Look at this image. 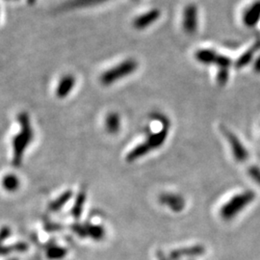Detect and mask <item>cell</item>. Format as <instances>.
<instances>
[{
  "label": "cell",
  "instance_id": "obj_1",
  "mask_svg": "<svg viewBox=\"0 0 260 260\" xmlns=\"http://www.w3.org/2000/svg\"><path fill=\"white\" fill-rule=\"evenodd\" d=\"M19 123V131L12 141L13 149V164L15 167H19L24 153L28 147L34 140V129L32 127L30 117L26 112L19 113L18 117Z\"/></svg>",
  "mask_w": 260,
  "mask_h": 260
},
{
  "label": "cell",
  "instance_id": "obj_2",
  "mask_svg": "<svg viewBox=\"0 0 260 260\" xmlns=\"http://www.w3.org/2000/svg\"><path fill=\"white\" fill-rule=\"evenodd\" d=\"M255 199L253 191L247 190L233 197L226 204L221 208V217L224 221H231L238 214L241 213L247 206L251 205Z\"/></svg>",
  "mask_w": 260,
  "mask_h": 260
},
{
  "label": "cell",
  "instance_id": "obj_3",
  "mask_svg": "<svg viewBox=\"0 0 260 260\" xmlns=\"http://www.w3.org/2000/svg\"><path fill=\"white\" fill-rule=\"evenodd\" d=\"M138 69V63L134 59H127L122 61L119 65L104 72L100 77V81L103 86H110L118 82L124 77H127L136 72Z\"/></svg>",
  "mask_w": 260,
  "mask_h": 260
},
{
  "label": "cell",
  "instance_id": "obj_4",
  "mask_svg": "<svg viewBox=\"0 0 260 260\" xmlns=\"http://www.w3.org/2000/svg\"><path fill=\"white\" fill-rule=\"evenodd\" d=\"M222 133L223 136L226 138L230 143V146L232 148V151H233V156L235 158L236 161L238 162H245L248 160V158L250 156L249 152L247 149L245 148V146L242 144L241 141L239 138L233 133L230 129H228L226 127L222 126Z\"/></svg>",
  "mask_w": 260,
  "mask_h": 260
},
{
  "label": "cell",
  "instance_id": "obj_5",
  "mask_svg": "<svg viewBox=\"0 0 260 260\" xmlns=\"http://www.w3.org/2000/svg\"><path fill=\"white\" fill-rule=\"evenodd\" d=\"M159 203L164 206H167L172 211L179 213L185 208V200L181 195L176 193H162L158 199Z\"/></svg>",
  "mask_w": 260,
  "mask_h": 260
},
{
  "label": "cell",
  "instance_id": "obj_6",
  "mask_svg": "<svg viewBox=\"0 0 260 260\" xmlns=\"http://www.w3.org/2000/svg\"><path fill=\"white\" fill-rule=\"evenodd\" d=\"M76 79L73 75H66L61 77L56 87V96L58 99H66L75 89Z\"/></svg>",
  "mask_w": 260,
  "mask_h": 260
},
{
  "label": "cell",
  "instance_id": "obj_7",
  "mask_svg": "<svg viewBox=\"0 0 260 260\" xmlns=\"http://www.w3.org/2000/svg\"><path fill=\"white\" fill-rule=\"evenodd\" d=\"M183 28L186 33L194 34L198 28V9L195 5H189L183 13Z\"/></svg>",
  "mask_w": 260,
  "mask_h": 260
},
{
  "label": "cell",
  "instance_id": "obj_8",
  "mask_svg": "<svg viewBox=\"0 0 260 260\" xmlns=\"http://www.w3.org/2000/svg\"><path fill=\"white\" fill-rule=\"evenodd\" d=\"M205 249L204 246L196 245V246L175 250L171 252L170 257L172 260L181 259L183 257H196V256H201L205 254Z\"/></svg>",
  "mask_w": 260,
  "mask_h": 260
},
{
  "label": "cell",
  "instance_id": "obj_9",
  "mask_svg": "<svg viewBox=\"0 0 260 260\" xmlns=\"http://www.w3.org/2000/svg\"><path fill=\"white\" fill-rule=\"evenodd\" d=\"M169 129L170 128L162 126V129L150 134L148 136V138L143 142L146 145V147L149 149V151L159 149L164 145L165 141L167 139Z\"/></svg>",
  "mask_w": 260,
  "mask_h": 260
},
{
  "label": "cell",
  "instance_id": "obj_10",
  "mask_svg": "<svg viewBox=\"0 0 260 260\" xmlns=\"http://www.w3.org/2000/svg\"><path fill=\"white\" fill-rule=\"evenodd\" d=\"M243 19L245 24L249 27H252L258 23L260 19V0L252 3L251 6L246 10Z\"/></svg>",
  "mask_w": 260,
  "mask_h": 260
},
{
  "label": "cell",
  "instance_id": "obj_11",
  "mask_svg": "<svg viewBox=\"0 0 260 260\" xmlns=\"http://www.w3.org/2000/svg\"><path fill=\"white\" fill-rule=\"evenodd\" d=\"M160 11L157 9L151 10L147 12L146 14L138 17L134 20V26L137 29H145L150 24H152L154 21H156L160 17Z\"/></svg>",
  "mask_w": 260,
  "mask_h": 260
},
{
  "label": "cell",
  "instance_id": "obj_12",
  "mask_svg": "<svg viewBox=\"0 0 260 260\" xmlns=\"http://www.w3.org/2000/svg\"><path fill=\"white\" fill-rule=\"evenodd\" d=\"M105 129L112 135H115L120 132L121 127V116L117 112H110L105 118L104 121Z\"/></svg>",
  "mask_w": 260,
  "mask_h": 260
},
{
  "label": "cell",
  "instance_id": "obj_13",
  "mask_svg": "<svg viewBox=\"0 0 260 260\" xmlns=\"http://www.w3.org/2000/svg\"><path fill=\"white\" fill-rule=\"evenodd\" d=\"M218 55L219 54L213 49H200L195 54L196 59L204 65L215 64Z\"/></svg>",
  "mask_w": 260,
  "mask_h": 260
},
{
  "label": "cell",
  "instance_id": "obj_14",
  "mask_svg": "<svg viewBox=\"0 0 260 260\" xmlns=\"http://www.w3.org/2000/svg\"><path fill=\"white\" fill-rule=\"evenodd\" d=\"M1 185L6 192L15 193L19 190L20 180H19V177H17L16 175L8 174L3 177L2 181H1Z\"/></svg>",
  "mask_w": 260,
  "mask_h": 260
},
{
  "label": "cell",
  "instance_id": "obj_15",
  "mask_svg": "<svg viewBox=\"0 0 260 260\" xmlns=\"http://www.w3.org/2000/svg\"><path fill=\"white\" fill-rule=\"evenodd\" d=\"M73 197V192L72 191H66L63 194L59 196L57 199H55L54 201H52L49 206H48V209L52 212H57L59 211L60 209H62L64 206H65L72 199Z\"/></svg>",
  "mask_w": 260,
  "mask_h": 260
},
{
  "label": "cell",
  "instance_id": "obj_16",
  "mask_svg": "<svg viewBox=\"0 0 260 260\" xmlns=\"http://www.w3.org/2000/svg\"><path fill=\"white\" fill-rule=\"evenodd\" d=\"M259 47L260 44L257 43L256 45H254L253 47H251V49H249L248 51H246V52L236 61L235 67H236L237 69H242V68H244V67H246V66L248 65L250 62H251V60H252V58H253V55H254L255 51H256Z\"/></svg>",
  "mask_w": 260,
  "mask_h": 260
},
{
  "label": "cell",
  "instance_id": "obj_17",
  "mask_svg": "<svg viewBox=\"0 0 260 260\" xmlns=\"http://www.w3.org/2000/svg\"><path fill=\"white\" fill-rule=\"evenodd\" d=\"M85 202H86V193L85 191L82 190L78 193V195L76 197L75 201V205L73 206V209H72V214L75 218H79L82 214L83 211L84 205H85Z\"/></svg>",
  "mask_w": 260,
  "mask_h": 260
},
{
  "label": "cell",
  "instance_id": "obj_18",
  "mask_svg": "<svg viewBox=\"0 0 260 260\" xmlns=\"http://www.w3.org/2000/svg\"><path fill=\"white\" fill-rule=\"evenodd\" d=\"M230 77V72L229 69H220L217 74V83L220 86H224L229 81Z\"/></svg>",
  "mask_w": 260,
  "mask_h": 260
},
{
  "label": "cell",
  "instance_id": "obj_19",
  "mask_svg": "<svg viewBox=\"0 0 260 260\" xmlns=\"http://www.w3.org/2000/svg\"><path fill=\"white\" fill-rule=\"evenodd\" d=\"M215 65H217L220 69H230V67L232 66V60L226 56L219 54Z\"/></svg>",
  "mask_w": 260,
  "mask_h": 260
},
{
  "label": "cell",
  "instance_id": "obj_20",
  "mask_svg": "<svg viewBox=\"0 0 260 260\" xmlns=\"http://www.w3.org/2000/svg\"><path fill=\"white\" fill-rule=\"evenodd\" d=\"M248 175L251 179L260 186V168L257 166H251L248 169Z\"/></svg>",
  "mask_w": 260,
  "mask_h": 260
},
{
  "label": "cell",
  "instance_id": "obj_21",
  "mask_svg": "<svg viewBox=\"0 0 260 260\" xmlns=\"http://www.w3.org/2000/svg\"><path fill=\"white\" fill-rule=\"evenodd\" d=\"M253 70L257 74H260V55L255 59V61L253 63Z\"/></svg>",
  "mask_w": 260,
  "mask_h": 260
},
{
  "label": "cell",
  "instance_id": "obj_22",
  "mask_svg": "<svg viewBox=\"0 0 260 260\" xmlns=\"http://www.w3.org/2000/svg\"><path fill=\"white\" fill-rule=\"evenodd\" d=\"M158 259L159 260H172L171 259V257L169 256H166L165 254H163L162 252H160V251H158L157 253Z\"/></svg>",
  "mask_w": 260,
  "mask_h": 260
}]
</instances>
